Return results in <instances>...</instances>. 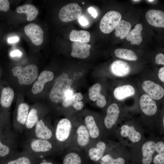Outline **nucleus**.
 Segmentation results:
<instances>
[{
    "label": "nucleus",
    "instance_id": "nucleus-1",
    "mask_svg": "<svg viewBox=\"0 0 164 164\" xmlns=\"http://www.w3.org/2000/svg\"><path fill=\"white\" fill-rule=\"evenodd\" d=\"M25 151L39 159H43L49 155L53 149V145L50 141L32 138L25 144Z\"/></svg>",
    "mask_w": 164,
    "mask_h": 164
},
{
    "label": "nucleus",
    "instance_id": "nucleus-2",
    "mask_svg": "<svg viewBox=\"0 0 164 164\" xmlns=\"http://www.w3.org/2000/svg\"><path fill=\"white\" fill-rule=\"evenodd\" d=\"M73 81L72 79H69L67 73H64L58 76L49 94L51 101L56 103L63 101L66 92L70 89Z\"/></svg>",
    "mask_w": 164,
    "mask_h": 164
},
{
    "label": "nucleus",
    "instance_id": "nucleus-3",
    "mask_svg": "<svg viewBox=\"0 0 164 164\" xmlns=\"http://www.w3.org/2000/svg\"><path fill=\"white\" fill-rule=\"evenodd\" d=\"M13 75L17 78L19 84L29 85L31 84L38 75V67L35 64H29L24 67L17 66L12 69Z\"/></svg>",
    "mask_w": 164,
    "mask_h": 164
},
{
    "label": "nucleus",
    "instance_id": "nucleus-4",
    "mask_svg": "<svg viewBox=\"0 0 164 164\" xmlns=\"http://www.w3.org/2000/svg\"><path fill=\"white\" fill-rule=\"evenodd\" d=\"M120 13L115 11H111L106 13L101 18L99 27L104 33L108 34L115 29L118 24L121 20Z\"/></svg>",
    "mask_w": 164,
    "mask_h": 164
},
{
    "label": "nucleus",
    "instance_id": "nucleus-5",
    "mask_svg": "<svg viewBox=\"0 0 164 164\" xmlns=\"http://www.w3.org/2000/svg\"><path fill=\"white\" fill-rule=\"evenodd\" d=\"M82 12V9L78 4L71 3L66 5L60 9L59 16L61 21L68 22L78 19Z\"/></svg>",
    "mask_w": 164,
    "mask_h": 164
},
{
    "label": "nucleus",
    "instance_id": "nucleus-6",
    "mask_svg": "<svg viewBox=\"0 0 164 164\" xmlns=\"http://www.w3.org/2000/svg\"><path fill=\"white\" fill-rule=\"evenodd\" d=\"M72 126L70 121L66 118L60 120L55 128L54 136L58 142L62 143L66 141L70 137Z\"/></svg>",
    "mask_w": 164,
    "mask_h": 164
},
{
    "label": "nucleus",
    "instance_id": "nucleus-7",
    "mask_svg": "<svg viewBox=\"0 0 164 164\" xmlns=\"http://www.w3.org/2000/svg\"><path fill=\"white\" fill-rule=\"evenodd\" d=\"M43 159L24 151L20 153L15 152L9 156L5 164H37Z\"/></svg>",
    "mask_w": 164,
    "mask_h": 164
},
{
    "label": "nucleus",
    "instance_id": "nucleus-8",
    "mask_svg": "<svg viewBox=\"0 0 164 164\" xmlns=\"http://www.w3.org/2000/svg\"><path fill=\"white\" fill-rule=\"evenodd\" d=\"M24 31L34 45L39 46L43 43L44 32L39 25L34 23L28 24L25 26Z\"/></svg>",
    "mask_w": 164,
    "mask_h": 164
},
{
    "label": "nucleus",
    "instance_id": "nucleus-9",
    "mask_svg": "<svg viewBox=\"0 0 164 164\" xmlns=\"http://www.w3.org/2000/svg\"><path fill=\"white\" fill-rule=\"evenodd\" d=\"M142 87L147 95L153 100H160L164 95L163 88L154 81L150 80L144 81L142 84Z\"/></svg>",
    "mask_w": 164,
    "mask_h": 164
},
{
    "label": "nucleus",
    "instance_id": "nucleus-10",
    "mask_svg": "<svg viewBox=\"0 0 164 164\" xmlns=\"http://www.w3.org/2000/svg\"><path fill=\"white\" fill-rule=\"evenodd\" d=\"M34 129V138L50 140L54 136L52 129L46 125L43 119H40L33 128Z\"/></svg>",
    "mask_w": 164,
    "mask_h": 164
},
{
    "label": "nucleus",
    "instance_id": "nucleus-11",
    "mask_svg": "<svg viewBox=\"0 0 164 164\" xmlns=\"http://www.w3.org/2000/svg\"><path fill=\"white\" fill-rule=\"evenodd\" d=\"M29 105L25 103L18 105L17 110L16 122L14 127L17 130H21L25 128V125L29 111Z\"/></svg>",
    "mask_w": 164,
    "mask_h": 164
},
{
    "label": "nucleus",
    "instance_id": "nucleus-12",
    "mask_svg": "<svg viewBox=\"0 0 164 164\" xmlns=\"http://www.w3.org/2000/svg\"><path fill=\"white\" fill-rule=\"evenodd\" d=\"M139 105L143 112L148 116L155 114L157 107L155 101L147 94L142 95L139 100Z\"/></svg>",
    "mask_w": 164,
    "mask_h": 164
},
{
    "label": "nucleus",
    "instance_id": "nucleus-13",
    "mask_svg": "<svg viewBox=\"0 0 164 164\" xmlns=\"http://www.w3.org/2000/svg\"><path fill=\"white\" fill-rule=\"evenodd\" d=\"M38 77L37 80L35 82L32 88V92L35 94L42 91L45 84L53 79L54 74L51 71L45 70L42 72Z\"/></svg>",
    "mask_w": 164,
    "mask_h": 164
},
{
    "label": "nucleus",
    "instance_id": "nucleus-14",
    "mask_svg": "<svg viewBox=\"0 0 164 164\" xmlns=\"http://www.w3.org/2000/svg\"><path fill=\"white\" fill-rule=\"evenodd\" d=\"M148 22L150 25L157 27H164V12L155 9L148 11L145 14Z\"/></svg>",
    "mask_w": 164,
    "mask_h": 164
},
{
    "label": "nucleus",
    "instance_id": "nucleus-15",
    "mask_svg": "<svg viewBox=\"0 0 164 164\" xmlns=\"http://www.w3.org/2000/svg\"><path fill=\"white\" fill-rule=\"evenodd\" d=\"M91 48V45L87 43L73 42L72 45L71 55L79 58H86L90 55Z\"/></svg>",
    "mask_w": 164,
    "mask_h": 164
},
{
    "label": "nucleus",
    "instance_id": "nucleus-16",
    "mask_svg": "<svg viewBox=\"0 0 164 164\" xmlns=\"http://www.w3.org/2000/svg\"><path fill=\"white\" fill-rule=\"evenodd\" d=\"M120 110L118 105L116 103H113L108 107L107 111V115L104 122L106 128H111L116 122L118 118Z\"/></svg>",
    "mask_w": 164,
    "mask_h": 164
},
{
    "label": "nucleus",
    "instance_id": "nucleus-17",
    "mask_svg": "<svg viewBox=\"0 0 164 164\" xmlns=\"http://www.w3.org/2000/svg\"><path fill=\"white\" fill-rule=\"evenodd\" d=\"M101 86L99 83L95 84L91 86L89 90V96L92 101H97L96 104L100 108L104 107L106 104L105 96L100 93Z\"/></svg>",
    "mask_w": 164,
    "mask_h": 164
},
{
    "label": "nucleus",
    "instance_id": "nucleus-18",
    "mask_svg": "<svg viewBox=\"0 0 164 164\" xmlns=\"http://www.w3.org/2000/svg\"><path fill=\"white\" fill-rule=\"evenodd\" d=\"M111 70L114 75L119 77L126 76L131 71L130 65L126 62L121 60L114 61L111 65Z\"/></svg>",
    "mask_w": 164,
    "mask_h": 164
},
{
    "label": "nucleus",
    "instance_id": "nucleus-19",
    "mask_svg": "<svg viewBox=\"0 0 164 164\" xmlns=\"http://www.w3.org/2000/svg\"><path fill=\"white\" fill-rule=\"evenodd\" d=\"M155 143L152 141L145 142L142 145V152L143 164H151L153 159V155L155 150Z\"/></svg>",
    "mask_w": 164,
    "mask_h": 164
},
{
    "label": "nucleus",
    "instance_id": "nucleus-20",
    "mask_svg": "<svg viewBox=\"0 0 164 164\" xmlns=\"http://www.w3.org/2000/svg\"><path fill=\"white\" fill-rule=\"evenodd\" d=\"M135 92V90L132 86L127 84L116 87L114 91V95L116 99L122 100L133 96Z\"/></svg>",
    "mask_w": 164,
    "mask_h": 164
},
{
    "label": "nucleus",
    "instance_id": "nucleus-21",
    "mask_svg": "<svg viewBox=\"0 0 164 164\" xmlns=\"http://www.w3.org/2000/svg\"><path fill=\"white\" fill-rule=\"evenodd\" d=\"M105 143L102 141L98 142L96 147L90 148L88 151V155L90 159L94 162L100 160L104 155L106 149Z\"/></svg>",
    "mask_w": 164,
    "mask_h": 164
},
{
    "label": "nucleus",
    "instance_id": "nucleus-22",
    "mask_svg": "<svg viewBox=\"0 0 164 164\" xmlns=\"http://www.w3.org/2000/svg\"><path fill=\"white\" fill-rule=\"evenodd\" d=\"M121 130L120 134L121 136L124 137H128L133 143L138 142L141 139L140 133L137 131L132 126H130L128 125H124L121 127Z\"/></svg>",
    "mask_w": 164,
    "mask_h": 164
},
{
    "label": "nucleus",
    "instance_id": "nucleus-23",
    "mask_svg": "<svg viewBox=\"0 0 164 164\" xmlns=\"http://www.w3.org/2000/svg\"><path fill=\"white\" fill-rule=\"evenodd\" d=\"M16 12L19 13H24L27 16L28 21L34 20L37 16L39 11L35 7L31 4H26L18 7L16 9Z\"/></svg>",
    "mask_w": 164,
    "mask_h": 164
},
{
    "label": "nucleus",
    "instance_id": "nucleus-24",
    "mask_svg": "<svg viewBox=\"0 0 164 164\" xmlns=\"http://www.w3.org/2000/svg\"><path fill=\"white\" fill-rule=\"evenodd\" d=\"M142 28L141 24H137L126 36L127 40L130 41L131 43L133 45L141 44L143 40L141 33Z\"/></svg>",
    "mask_w": 164,
    "mask_h": 164
},
{
    "label": "nucleus",
    "instance_id": "nucleus-25",
    "mask_svg": "<svg viewBox=\"0 0 164 164\" xmlns=\"http://www.w3.org/2000/svg\"><path fill=\"white\" fill-rule=\"evenodd\" d=\"M14 96V92L11 88L4 87L2 91L0 99V104L3 107H9L12 103Z\"/></svg>",
    "mask_w": 164,
    "mask_h": 164
},
{
    "label": "nucleus",
    "instance_id": "nucleus-26",
    "mask_svg": "<svg viewBox=\"0 0 164 164\" xmlns=\"http://www.w3.org/2000/svg\"><path fill=\"white\" fill-rule=\"evenodd\" d=\"M76 132L78 145L81 147L87 146L89 142L90 136L85 125H79Z\"/></svg>",
    "mask_w": 164,
    "mask_h": 164
},
{
    "label": "nucleus",
    "instance_id": "nucleus-27",
    "mask_svg": "<svg viewBox=\"0 0 164 164\" xmlns=\"http://www.w3.org/2000/svg\"><path fill=\"white\" fill-rule=\"evenodd\" d=\"M90 34L87 31L73 30L70 33L69 39L73 42L87 43L90 41Z\"/></svg>",
    "mask_w": 164,
    "mask_h": 164
},
{
    "label": "nucleus",
    "instance_id": "nucleus-28",
    "mask_svg": "<svg viewBox=\"0 0 164 164\" xmlns=\"http://www.w3.org/2000/svg\"><path fill=\"white\" fill-rule=\"evenodd\" d=\"M131 28V23L124 20H121L115 28L114 34L117 37L123 39L126 37Z\"/></svg>",
    "mask_w": 164,
    "mask_h": 164
},
{
    "label": "nucleus",
    "instance_id": "nucleus-29",
    "mask_svg": "<svg viewBox=\"0 0 164 164\" xmlns=\"http://www.w3.org/2000/svg\"><path fill=\"white\" fill-rule=\"evenodd\" d=\"M85 126L91 138H96L99 135V131L94 117L91 115L87 116L85 118Z\"/></svg>",
    "mask_w": 164,
    "mask_h": 164
},
{
    "label": "nucleus",
    "instance_id": "nucleus-30",
    "mask_svg": "<svg viewBox=\"0 0 164 164\" xmlns=\"http://www.w3.org/2000/svg\"><path fill=\"white\" fill-rule=\"evenodd\" d=\"M115 56L119 58L129 61H135L138 57L134 52L131 50L119 48L114 51Z\"/></svg>",
    "mask_w": 164,
    "mask_h": 164
},
{
    "label": "nucleus",
    "instance_id": "nucleus-31",
    "mask_svg": "<svg viewBox=\"0 0 164 164\" xmlns=\"http://www.w3.org/2000/svg\"><path fill=\"white\" fill-rule=\"evenodd\" d=\"M40 120L38 110L35 108H32L29 111L25 128L29 130L33 129Z\"/></svg>",
    "mask_w": 164,
    "mask_h": 164
},
{
    "label": "nucleus",
    "instance_id": "nucleus-32",
    "mask_svg": "<svg viewBox=\"0 0 164 164\" xmlns=\"http://www.w3.org/2000/svg\"><path fill=\"white\" fill-rule=\"evenodd\" d=\"M83 160L78 153L73 152H69L64 157L62 164H83Z\"/></svg>",
    "mask_w": 164,
    "mask_h": 164
},
{
    "label": "nucleus",
    "instance_id": "nucleus-33",
    "mask_svg": "<svg viewBox=\"0 0 164 164\" xmlns=\"http://www.w3.org/2000/svg\"><path fill=\"white\" fill-rule=\"evenodd\" d=\"M100 164H125V159L122 158H113L109 154L104 155L100 159Z\"/></svg>",
    "mask_w": 164,
    "mask_h": 164
},
{
    "label": "nucleus",
    "instance_id": "nucleus-34",
    "mask_svg": "<svg viewBox=\"0 0 164 164\" xmlns=\"http://www.w3.org/2000/svg\"><path fill=\"white\" fill-rule=\"evenodd\" d=\"M12 149L8 146L2 143L0 140V157L10 156L15 152H12Z\"/></svg>",
    "mask_w": 164,
    "mask_h": 164
},
{
    "label": "nucleus",
    "instance_id": "nucleus-35",
    "mask_svg": "<svg viewBox=\"0 0 164 164\" xmlns=\"http://www.w3.org/2000/svg\"><path fill=\"white\" fill-rule=\"evenodd\" d=\"M10 7V4L8 0H0V11H8Z\"/></svg>",
    "mask_w": 164,
    "mask_h": 164
},
{
    "label": "nucleus",
    "instance_id": "nucleus-36",
    "mask_svg": "<svg viewBox=\"0 0 164 164\" xmlns=\"http://www.w3.org/2000/svg\"><path fill=\"white\" fill-rule=\"evenodd\" d=\"M154 164H164V154H159L155 156L153 160Z\"/></svg>",
    "mask_w": 164,
    "mask_h": 164
},
{
    "label": "nucleus",
    "instance_id": "nucleus-37",
    "mask_svg": "<svg viewBox=\"0 0 164 164\" xmlns=\"http://www.w3.org/2000/svg\"><path fill=\"white\" fill-rule=\"evenodd\" d=\"M155 150L159 154H164V142L159 141L155 144Z\"/></svg>",
    "mask_w": 164,
    "mask_h": 164
},
{
    "label": "nucleus",
    "instance_id": "nucleus-38",
    "mask_svg": "<svg viewBox=\"0 0 164 164\" xmlns=\"http://www.w3.org/2000/svg\"><path fill=\"white\" fill-rule=\"evenodd\" d=\"M155 63L157 64L164 65V55L162 53L157 54L155 58Z\"/></svg>",
    "mask_w": 164,
    "mask_h": 164
},
{
    "label": "nucleus",
    "instance_id": "nucleus-39",
    "mask_svg": "<svg viewBox=\"0 0 164 164\" xmlns=\"http://www.w3.org/2000/svg\"><path fill=\"white\" fill-rule=\"evenodd\" d=\"M83 98V95L80 93H77L73 94L72 97V98L74 103L80 101Z\"/></svg>",
    "mask_w": 164,
    "mask_h": 164
},
{
    "label": "nucleus",
    "instance_id": "nucleus-40",
    "mask_svg": "<svg viewBox=\"0 0 164 164\" xmlns=\"http://www.w3.org/2000/svg\"><path fill=\"white\" fill-rule=\"evenodd\" d=\"M74 108L77 110H79L82 108L84 103L82 101H78L75 102L72 105Z\"/></svg>",
    "mask_w": 164,
    "mask_h": 164
},
{
    "label": "nucleus",
    "instance_id": "nucleus-41",
    "mask_svg": "<svg viewBox=\"0 0 164 164\" xmlns=\"http://www.w3.org/2000/svg\"><path fill=\"white\" fill-rule=\"evenodd\" d=\"M78 21L80 24L82 26H85L88 25V21L84 16H80L78 19Z\"/></svg>",
    "mask_w": 164,
    "mask_h": 164
},
{
    "label": "nucleus",
    "instance_id": "nucleus-42",
    "mask_svg": "<svg viewBox=\"0 0 164 164\" xmlns=\"http://www.w3.org/2000/svg\"><path fill=\"white\" fill-rule=\"evenodd\" d=\"M158 76L159 79L163 82H164V67H161L159 70Z\"/></svg>",
    "mask_w": 164,
    "mask_h": 164
},
{
    "label": "nucleus",
    "instance_id": "nucleus-43",
    "mask_svg": "<svg viewBox=\"0 0 164 164\" xmlns=\"http://www.w3.org/2000/svg\"><path fill=\"white\" fill-rule=\"evenodd\" d=\"M88 11L91 16L94 18H96L97 15V13L95 9L92 7H89L88 9Z\"/></svg>",
    "mask_w": 164,
    "mask_h": 164
},
{
    "label": "nucleus",
    "instance_id": "nucleus-44",
    "mask_svg": "<svg viewBox=\"0 0 164 164\" xmlns=\"http://www.w3.org/2000/svg\"><path fill=\"white\" fill-rule=\"evenodd\" d=\"M38 164H57L55 162L50 160H44L43 159Z\"/></svg>",
    "mask_w": 164,
    "mask_h": 164
},
{
    "label": "nucleus",
    "instance_id": "nucleus-45",
    "mask_svg": "<svg viewBox=\"0 0 164 164\" xmlns=\"http://www.w3.org/2000/svg\"><path fill=\"white\" fill-rule=\"evenodd\" d=\"M73 92L72 90L70 89L68 90L65 94L64 98H69L71 97L73 95Z\"/></svg>",
    "mask_w": 164,
    "mask_h": 164
},
{
    "label": "nucleus",
    "instance_id": "nucleus-46",
    "mask_svg": "<svg viewBox=\"0 0 164 164\" xmlns=\"http://www.w3.org/2000/svg\"><path fill=\"white\" fill-rule=\"evenodd\" d=\"M21 55V52L18 50H16L13 51L10 53V55L12 57L16 56H20Z\"/></svg>",
    "mask_w": 164,
    "mask_h": 164
},
{
    "label": "nucleus",
    "instance_id": "nucleus-47",
    "mask_svg": "<svg viewBox=\"0 0 164 164\" xmlns=\"http://www.w3.org/2000/svg\"><path fill=\"white\" fill-rule=\"evenodd\" d=\"M19 40V38L16 36L10 37L8 39V42L9 43H12L16 42Z\"/></svg>",
    "mask_w": 164,
    "mask_h": 164
},
{
    "label": "nucleus",
    "instance_id": "nucleus-48",
    "mask_svg": "<svg viewBox=\"0 0 164 164\" xmlns=\"http://www.w3.org/2000/svg\"><path fill=\"white\" fill-rule=\"evenodd\" d=\"M154 0H148V1L149 2H153V1Z\"/></svg>",
    "mask_w": 164,
    "mask_h": 164
},
{
    "label": "nucleus",
    "instance_id": "nucleus-49",
    "mask_svg": "<svg viewBox=\"0 0 164 164\" xmlns=\"http://www.w3.org/2000/svg\"><path fill=\"white\" fill-rule=\"evenodd\" d=\"M140 0H133V1H134V2H138V1H140Z\"/></svg>",
    "mask_w": 164,
    "mask_h": 164
},
{
    "label": "nucleus",
    "instance_id": "nucleus-50",
    "mask_svg": "<svg viewBox=\"0 0 164 164\" xmlns=\"http://www.w3.org/2000/svg\"><path fill=\"white\" fill-rule=\"evenodd\" d=\"M164 118H163V125H164Z\"/></svg>",
    "mask_w": 164,
    "mask_h": 164
},
{
    "label": "nucleus",
    "instance_id": "nucleus-51",
    "mask_svg": "<svg viewBox=\"0 0 164 164\" xmlns=\"http://www.w3.org/2000/svg\"><path fill=\"white\" fill-rule=\"evenodd\" d=\"M84 2L83 3V4H84Z\"/></svg>",
    "mask_w": 164,
    "mask_h": 164
}]
</instances>
